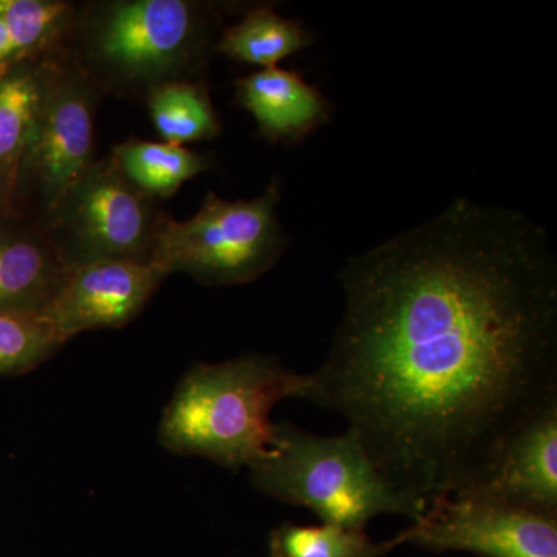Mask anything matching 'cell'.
<instances>
[{"label":"cell","mask_w":557,"mask_h":557,"mask_svg":"<svg viewBox=\"0 0 557 557\" xmlns=\"http://www.w3.org/2000/svg\"><path fill=\"white\" fill-rule=\"evenodd\" d=\"M344 311L307 401L346 418L424 507L557 405V260L516 209L458 197L338 271Z\"/></svg>","instance_id":"1"},{"label":"cell","mask_w":557,"mask_h":557,"mask_svg":"<svg viewBox=\"0 0 557 557\" xmlns=\"http://www.w3.org/2000/svg\"><path fill=\"white\" fill-rule=\"evenodd\" d=\"M309 388L310 373L293 372L270 355L193 366L164 410L161 445L223 468H252L273 445L271 410L284 399H306Z\"/></svg>","instance_id":"2"},{"label":"cell","mask_w":557,"mask_h":557,"mask_svg":"<svg viewBox=\"0 0 557 557\" xmlns=\"http://www.w3.org/2000/svg\"><path fill=\"white\" fill-rule=\"evenodd\" d=\"M251 483L267 496L311 509L322 523L362 530L376 516L423 518L426 507L384 479L357 434L325 437L295 424H274L269 456L249 468Z\"/></svg>","instance_id":"3"},{"label":"cell","mask_w":557,"mask_h":557,"mask_svg":"<svg viewBox=\"0 0 557 557\" xmlns=\"http://www.w3.org/2000/svg\"><path fill=\"white\" fill-rule=\"evenodd\" d=\"M281 197L278 178L255 199L223 200L209 193L193 218L161 220L149 265L166 277L185 273L214 287L256 281L287 248L277 214Z\"/></svg>","instance_id":"4"},{"label":"cell","mask_w":557,"mask_h":557,"mask_svg":"<svg viewBox=\"0 0 557 557\" xmlns=\"http://www.w3.org/2000/svg\"><path fill=\"white\" fill-rule=\"evenodd\" d=\"M86 60L102 78L127 86L177 81L209 44L203 7L186 0H121L95 7L84 21Z\"/></svg>","instance_id":"5"},{"label":"cell","mask_w":557,"mask_h":557,"mask_svg":"<svg viewBox=\"0 0 557 557\" xmlns=\"http://www.w3.org/2000/svg\"><path fill=\"white\" fill-rule=\"evenodd\" d=\"M161 220L152 197L108 159L94 161L62 194L40 230L72 270L97 262L149 263Z\"/></svg>","instance_id":"6"},{"label":"cell","mask_w":557,"mask_h":557,"mask_svg":"<svg viewBox=\"0 0 557 557\" xmlns=\"http://www.w3.org/2000/svg\"><path fill=\"white\" fill-rule=\"evenodd\" d=\"M94 121L90 81L65 67L46 69L38 119L14 180L42 218L94 163Z\"/></svg>","instance_id":"7"},{"label":"cell","mask_w":557,"mask_h":557,"mask_svg":"<svg viewBox=\"0 0 557 557\" xmlns=\"http://www.w3.org/2000/svg\"><path fill=\"white\" fill-rule=\"evenodd\" d=\"M388 544L479 557H557V516L490 498L450 496L432 502L423 518Z\"/></svg>","instance_id":"8"},{"label":"cell","mask_w":557,"mask_h":557,"mask_svg":"<svg viewBox=\"0 0 557 557\" xmlns=\"http://www.w3.org/2000/svg\"><path fill=\"white\" fill-rule=\"evenodd\" d=\"M164 278L149 263L78 267L69 270L60 292L39 314L64 344L90 330L121 329L141 313Z\"/></svg>","instance_id":"9"},{"label":"cell","mask_w":557,"mask_h":557,"mask_svg":"<svg viewBox=\"0 0 557 557\" xmlns=\"http://www.w3.org/2000/svg\"><path fill=\"white\" fill-rule=\"evenodd\" d=\"M454 496L490 498L557 516V405L520 428L494 467Z\"/></svg>","instance_id":"10"},{"label":"cell","mask_w":557,"mask_h":557,"mask_svg":"<svg viewBox=\"0 0 557 557\" xmlns=\"http://www.w3.org/2000/svg\"><path fill=\"white\" fill-rule=\"evenodd\" d=\"M236 101L271 143H299L329 123L332 106L299 73L260 69L236 81Z\"/></svg>","instance_id":"11"},{"label":"cell","mask_w":557,"mask_h":557,"mask_svg":"<svg viewBox=\"0 0 557 557\" xmlns=\"http://www.w3.org/2000/svg\"><path fill=\"white\" fill-rule=\"evenodd\" d=\"M67 267L42 230L0 222V311L39 314L60 292Z\"/></svg>","instance_id":"12"},{"label":"cell","mask_w":557,"mask_h":557,"mask_svg":"<svg viewBox=\"0 0 557 557\" xmlns=\"http://www.w3.org/2000/svg\"><path fill=\"white\" fill-rule=\"evenodd\" d=\"M314 38L302 22L281 16L271 7H259L249 10L239 24L226 28L215 50L230 60L273 69L310 47Z\"/></svg>","instance_id":"13"},{"label":"cell","mask_w":557,"mask_h":557,"mask_svg":"<svg viewBox=\"0 0 557 557\" xmlns=\"http://www.w3.org/2000/svg\"><path fill=\"white\" fill-rule=\"evenodd\" d=\"M112 159L127 182L152 199L174 196L183 183L212 166L211 159L183 146L143 139L116 146Z\"/></svg>","instance_id":"14"},{"label":"cell","mask_w":557,"mask_h":557,"mask_svg":"<svg viewBox=\"0 0 557 557\" xmlns=\"http://www.w3.org/2000/svg\"><path fill=\"white\" fill-rule=\"evenodd\" d=\"M46 69L14 67L0 75V172L11 189L35 129Z\"/></svg>","instance_id":"15"},{"label":"cell","mask_w":557,"mask_h":557,"mask_svg":"<svg viewBox=\"0 0 557 557\" xmlns=\"http://www.w3.org/2000/svg\"><path fill=\"white\" fill-rule=\"evenodd\" d=\"M148 106L153 126L164 143L182 146L220 134L219 116L203 84L170 81L150 87Z\"/></svg>","instance_id":"16"},{"label":"cell","mask_w":557,"mask_h":557,"mask_svg":"<svg viewBox=\"0 0 557 557\" xmlns=\"http://www.w3.org/2000/svg\"><path fill=\"white\" fill-rule=\"evenodd\" d=\"M269 549L270 557H381L394 548L388 541L376 544L362 530L284 522L271 531Z\"/></svg>","instance_id":"17"},{"label":"cell","mask_w":557,"mask_h":557,"mask_svg":"<svg viewBox=\"0 0 557 557\" xmlns=\"http://www.w3.org/2000/svg\"><path fill=\"white\" fill-rule=\"evenodd\" d=\"M64 346L40 314L0 311V375L32 372Z\"/></svg>","instance_id":"18"},{"label":"cell","mask_w":557,"mask_h":557,"mask_svg":"<svg viewBox=\"0 0 557 557\" xmlns=\"http://www.w3.org/2000/svg\"><path fill=\"white\" fill-rule=\"evenodd\" d=\"M69 5L49 0H0V20L9 32L14 53L20 57L39 47L60 27Z\"/></svg>","instance_id":"19"},{"label":"cell","mask_w":557,"mask_h":557,"mask_svg":"<svg viewBox=\"0 0 557 557\" xmlns=\"http://www.w3.org/2000/svg\"><path fill=\"white\" fill-rule=\"evenodd\" d=\"M16 58L14 53L13 44H11L9 32H7L5 24L0 20V67L5 65L7 62Z\"/></svg>","instance_id":"20"},{"label":"cell","mask_w":557,"mask_h":557,"mask_svg":"<svg viewBox=\"0 0 557 557\" xmlns=\"http://www.w3.org/2000/svg\"><path fill=\"white\" fill-rule=\"evenodd\" d=\"M11 185L9 180L3 177L2 172H0V218H2L3 209L7 207V201H9Z\"/></svg>","instance_id":"21"}]
</instances>
